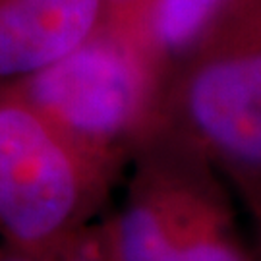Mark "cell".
<instances>
[{
    "label": "cell",
    "mask_w": 261,
    "mask_h": 261,
    "mask_svg": "<svg viewBox=\"0 0 261 261\" xmlns=\"http://www.w3.org/2000/svg\"><path fill=\"white\" fill-rule=\"evenodd\" d=\"M224 0H151L145 18L153 43L165 50H182L194 45L209 28Z\"/></svg>",
    "instance_id": "5b68a950"
},
{
    "label": "cell",
    "mask_w": 261,
    "mask_h": 261,
    "mask_svg": "<svg viewBox=\"0 0 261 261\" xmlns=\"http://www.w3.org/2000/svg\"><path fill=\"white\" fill-rule=\"evenodd\" d=\"M147 0H105V25L122 33H130L140 18V10H145Z\"/></svg>",
    "instance_id": "52a82bcc"
},
{
    "label": "cell",
    "mask_w": 261,
    "mask_h": 261,
    "mask_svg": "<svg viewBox=\"0 0 261 261\" xmlns=\"http://www.w3.org/2000/svg\"><path fill=\"white\" fill-rule=\"evenodd\" d=\"M80 170L66 136L16 87L0 91V228L45 240L72 217Z\"/></svg>",
    "instance_id": "6da1fadb"
},
{
    "label": "cell",
    "mask_w": 261,
    "mask_h": 261,
    "mask_svg": "<svg viewBox=\"0 0 261 261\" xmlns=\"http://www.w3.org/2000/svg\"><path fill=\"white\" fill-rule=\"evenodd\" d=\"M174 261H240L232 252L215 244L192 246L188 250H176Z\"/></svg>",
    "instance_id": "ba28073f"
},
{
    "label": "cell",
    "mask_w": 261,
    "mask_h": 261,
    "mask_svg": "<svg viewBox=\"0 0 261 261\" xmlns=\"http://www.w3.org/2000/svg\"><path fill=\"white\" fill-rule=\"evenodd\" d=\"M105 25V0H0V82H19Z\"/></svg>",
    "instance_id": "3957f363"
},
{
    "label": "cell",
    "mask_w": 261,
    "mask_h": 261,
    "mask_svg": "<svg viewBox=\"0 0 261 261\" xmlns=\"http://www.w3.org/2000/svg\"><path fill=\"white\" fill-rule=\"evenodd\" d=\"M143 74L132 35L103 25L84 45L37 74L19 80V93L64 136L107 140L138 111Z\"/></svg>",
    "instance_id": "7a4b0ae2"
},
{
    "label": "cell",
    "mask_w": 261,
    "mask_h": 261,
    "mask_svg": "<svg viewBox=\"0 0 261 261\" xmlns=\"http://www.w3.org/2000/svg\"><path fill=\"white\" fill-rule=\"evenodd\" d=\"M190 112L217 147L261 163V48L203 66L190 85Z\"/></svg>",
    "instance_id": "277c9868"
},
{
    "label": "cell",
    "mask_w": 261,
    "mask_h": 261,
    "mask_svg": "<svg viewBox=\"0 0 261 261\" xmlns=\"http://www.w3.org/2000/svg\"><path fill=\"white\" fill-rule=\"evenodd\" d=\"M12 261H25V259H12Z\"/></svg>",
    "instance_id": "9c48e42d"
},
{
    "label": "cell",
    "mask_w": 261,
    "mask_h": 261,
    "mask_svg": "<svg viewBox=\"0 0 261 261\" xmlns=\"http://www.w3.org/2000/svg\"><path fill=\"white\" fill-rule=\"evenodd\" d=\"M120 252L124 261H174L176 248L147 209H132L120 223Z\"/></svg>",
    "instance_id": "8992f818"
}]
</instances>
